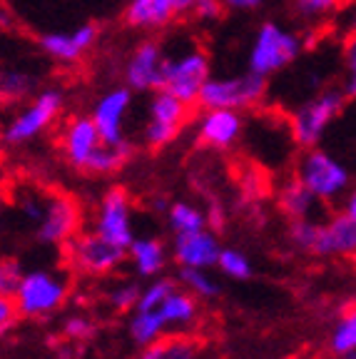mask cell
<instances>
[{"instance_id": "1", "label": "cell", "mask_w": 356, "mask_h": 359, "mask_svg": "<svg viewBox=\"0 0 356 359\" xmlns=\"http://www.w3.org/2000/svg\"><path fill=\"white\" fill-rule=\"evenodd\" d=\"M70 290V277L60 269H30L20 275L13 302L22 320H48L65 307Z\"/></svg>"}, {"instance_id": "2", "label": "cell", "mask_w": 356, "mask_h": 359, "mask_svg": "<svg viewBox=\"0 0 356 359\" xmlns=\"http://www.w3.org/2000/svg\"><path fill=\"white\" fill-rule=\"evenodd\" d=\"M304 48L306 40L301 33L287 28L279 20H264L252 38L249 53H247V70L262 78L277 75L287 70Z\"/></svg>"}, {"instance_id": "3", "label": "cell", "mask_w": 356, "mask_h": 359, "mask_svg": "<svg viewBox=\"0 0 356 359\" xmlns=\"http://www.w3.org/2000/svg\"><path fill=\"white\" fill-rule=\"evenodd\" d=\"M65 107V93L60 88H43L38 90L28 102L8 120L3 128V142L8 147H22L38 140L53 125L60 120Z\"/></svg>"}, {"instance_id": "4", "label": "cell", "mask_w": 356, "mask_h": 359, "mask_svg": "<svg viewBox=\"0 0 356 359\" xmlns=\"http://www.w3.org/2000/svg\"><path fill=\"white\" fill-rule=\"evenodd\" d=\"M294 177L299 180L306 190L312 192L319 202L331 205V202H341V197L349 192L351 187V172L339 157L331 152L322 150V147H309L296 163Z\"/></svg>"}, {"instance_id": "5", "label": "cell", "mask_w": 356, "mask_h": 359, "mask_svg": "<svg viewBox=\"0 0 356 359\" xmlns=\"http://www.w3.org/2000/svg\"><path fill=\"white\" fill-rule=\"evenodd\" d=\"M349 97L344 95L341 88H324L319 93H314L309 100H304L289 118V133L292 140L299 147L309 150L317 147L324 140L327 130L331 128L339 112L344 110V102Z\"/></svg>"}, {"instance_id": "6", "label": "cell", "mask_w": 356, "mask_h": 359, "mask_svg": "<svg viewBox=\"0 0 356 359\" xmlns=\"http://www.w3.org/2000/svg\"><path fill=\"white\" fill-rule=\"evenodd\" d=\"M128 259V250L112 245L95 230L80 232L65 245V264L73 269L75 275L100 280L112 272Z\"/></svg>"}, {"instance_id": "7", "label": "cell", "mask_w": 356, "mask_h": 359, "mask_svg": "<svg viewBox=\"0 0 356 359\" xmlns=\"http://www.w3.org/2000/svg\"><path fill=\"white\" fill-rule=\"evenodd\" d=\"M212 78L210 55L200 45L184 48L177 55L165 57V70H162V90L172 93L189 107H195L200 100V93L205 83Z\"/></svg>"}, {"instance_id": "8", "label": "cell", "mask_w": 356, "mask_h": 359, "mask_svg": "<svg viewBox=\"0 0 356 359\" xmlns=\"http://www.w3.org/2000/svg\"><path fill=\"white\" fill-rule=\"evenodd\" d=\"M267 97V78L252 73H237V75H219L210 78L200 93V107H229V110H252L262 105Z\"/></svg>"}, {"instance_id": "9", "label": "cell", "mask_w": 356, "mask_h": 359, "mask_svg": "<svg viewBox=\"0 0 356 359\" xmlns=\"http://www.w3.org/2000/svg\"><path fill=\"white\" fill-rule=\"evenodd\" d=\"M192 107L174 97L167 90H155L147 102V120L142 125V142L150 150H162V147L172 145L177 135L189 120Z\"/></svg>"}, {"instance_id": "10", "label": "cell", "mask_w": 356, "mask_h": 359, "mask_svg": "<svg viewBox=\"0 0 356 359\" xmlns=\"http://www.w3.org/2000/svg\"><path fill=\"white\" fill-rule=\"evenodd\" d=\"M93 230L123 250L132 245L137 237L132 224V197L125 187H110L102 192L93 215Z\"/></svg>"}, {"instance_id": "11", "label": "cell", "mask_w": 356, "mask_h": 359, "mask_svg": "<svg viewBox=\"0 0 356 359\" xmlns=\"http://www.w3.org/2000/svg\"><path fill=\"white\" fill-rule=\"evenodd\" d=\"M80 232H83V208L78 200L62 192L45 197L43 217L38 222V240L45 245L65 247Z\"/></svg>"}, {"instance_id": "12", "label": "cell", "mask_w": 356, "mask_h": 359, "mask_svg": "<svg viewBox=\"0 0 356 359\" xmlns=\"http://www.w3.org/2000/svg\"><path fill=\"white\" fill-rule=\"evenodd\" d=\"M130 107H132V90L128 85H117V88L105 90L97 100L93 102L90 118L97 125L102 142L107 145H123L128 140L125 123H128Z\"/></svg>"}, {"instance_id": "13", "label": "cell", "mask_w": 356, "mask_h": 359, "mask_svg": "<svg viewBox=\"0 0 356 359\" xmlns=\"http://www.w3.org/2000/svg\"><path fill=\"white\" fill-rule=\"evenodd\" d=\"M57 145L70 168L78 172H88L93 157L102 147V137L90 115H73L62 125L60 135H57Z\"/></svg>"}, {"instance_id": "14", "label": "cell", "mask_w": 356, "mask_h": 359, "mask_svg": "<svg viewBox=\"0 0 356 359\" xmlns=\"http://www.w3.org/2000/svg\"><path fill=\"white\" fill-rule=\"evenodd\" d=\"M165 57H167V53L162 50V45L157 40H139L130 50L128 60L123 65L125 85L132 93H155V90H160Z\"/></svg>"}, {"instance_id": "15", "label": "cell", "mask_w": 356, "mask_h": 359, "mask_svg": "<svg viewBox=\"0 0 356 359\" xmlns=\"http://www.w3.org/2000/svg\"><path fill=\"white\" fill-rule=\"evenodd\" d=\"M195 135L200 145L227 152L245 135V115L229 107H202L200 118L195 120Z\"/></svg>"}, {"instance_id": "16", "label": "cell", "mask_w": 356, "mask_h": 359, "mask_svg": "<svg viewBox=\"0 0 356 359\" xmlns=\"http://www.w3.org/2000/svg\"><path fill=\"white\" fill-rule=\"evenodd\" d=\"M100 40V28L95 22H83L73 30H53L43 33L38 40L40 50L55 62L75 65L80 62Z\"/></svg>"}, {"instance_id": "17", "label": "cell", "mask_w": 356, "mask_h": 359, "mask_svg": "<svg viewBox=\"0 0 356 359\" xmlns=\"http://www.w3.org/2000/svg\"><path fill=\"white\" fill-rule=\"evenodd\" d=\"M312 257L356 259V219L344 210L329 215L327 219H319L317 245H314Z\"/></svg>"}, {"instance_id": "18", "label": "cell", "mask_w": 356, "mask_h": 359, "mask_svg": "<svg viewBox=\"0 0 356 359\" xmlns=\"http://www.w3.org/2000/svg\"><path fill=\"white\" fill-rule=\"evenodd\" d=\"M219 252H222V242L210 227L189 235H177L172 242V259L177 267H217Z\"/></svg>"}, {"instance_id": "19", "label": "cell", "mask_w": 356, "mask_h": 359, "mask_svg": "<svg viewBox=\"0 0 356 359\" xmlns=\"http://www.w3.org/2000/svg\"><path fill=\"white\" fill-rule=\"evenodd\" d=\"M125 25L139 33H157L172 25L177 11L170 0H128L125 6Z\"/></svg>"}, {"instance_id": "20", "label": "cell", "mask_w": 356, "mask_h": 359, "mask_svg": "<svg viewBox=\"0 0 356 359\" xmlns=\"http://www.w3.org/2000/svg\"><path fill=\"white\" fill-rule=\"evenodd\" d=\"M172 252L160 237H135L132 245L128 247V259L132 264L135 275L142 280H155L165 275Z\"/></svg>"}, {"instance_id": "21", "label": "cell", "mask_w": 356, "mask_h": 359, "mask_svg": "<svg viewBox=\"0 0 356 359\" xmlns=\"http://www.w3.org/2000/svg\"><path fill=\"white\" fill-rule=\"evenodd\" d=\"M162 322L167 325L170 334H177V332H189L200 320V299L187 292L182 285L170 294L165 302L157 307Z\"/></svg>"}, {"instance_id": "22", "label": "cell", "mask_w": 356, "mask_h": 359, "mask_svg": "<svg viewBox=\"0 0 356 359\" xmlns=\"http://www.w3.org/2000/svg\"><path fill=\"white\" fill-rule=\"evenodd\" d=\"M200 357H202V344L189 332L165 334L157 342L137 347V354H135V359H200Z\"/></svg>"}, {"instance_id": "23", "label": "cell", "mask_w": 356, "mask_h": 359, "mask_svg": "<svg viewBox=\"0 0 356 359\" xmlns=\"http://www.w3.org/2000/svg\"><path fill=\"white\" fill-rule=\"evenodd\" d=\"M40 78L20 65H0V102L13 105L33 97L38 93Z\"/></svg>"}, {"instance_id": "24", "label": "cell", "mask_w": 356, "mask_h": 359, "mask_svg": "<svg viewBox=\"0 0 356 359\" xmlns=\"http://www.w3.org/2000/svg\"><path fill=\"white\" fill-rule=\"evenodd\" d=\"M319 200L301 185L299 180L292 177L287 182H282L277 190V208L284 217L289 219H304V217H314L317 212Z\"/></svg>"}, {"instance_id": "25", "label": "cell", "mask_w": 356, "mask_h": 359, "mask_svg": "<svg viewBox=\"0 0 356 359\" xmlns=\"http://www.w3.org/2000/svg\"><path fill=\"white\" fill-rule=\"evenodd\" d=\"M167 332V325L162 322L160 312L157 309H132L128 320V337L132 339V344L137 347H145L157 339H162Z\"/></svg>"}, {"instance_id": "26", "label": "cell", "mask_w": 356, "mask_h": 359, "mask_svg": "<svg viewBox=\"0 0 356 359\" xmlns=\"http://www.w3.org/2000/svg\"><path fill=\"white\" fill-rule=\"evenodd\" d=\"M165 219H167V227L174 237L189 235V232L210 227L207 210L200 208V205H192V202H184V200L172 202V205L167 208V212H165Z\"/></svg>"}, {"instance_id": "27", "label": "cell", "mask_w": 356, "mask_h": 359, "mask_svg": "<svg viewBox=\"0 0 356 359\" xmlns=\"http://www.w3.org/2000/svg\"><path fill=\"white\" fill-rule=\"evenodd\" d=\"M329 352L334 357L356 352V302L336 317V325L329 332Z\"/></svg>"}, {"instance_id": "28", "label": "cell", "mask_w": 356, "mask_h": 359, "mask_svg": "<svg viewBox=\"0 0 356 359\" xmlns=\"http://www.w3.org/2000/svg\"><path fill=\"white\" fill-rule=\"evenodd\" d=\"M177 280H179V285H182L187 292H192L200 302L202 299L219 297V292H222L219 280L214 277V272L207 267H179Z\"/></svg>"}, {"instance_id": "29", "label": "cell", "mask_w": 356, "mask_h": 359, "mask_svg": "<svg viewBox=\"0 0 356 359\" xmlns=\"http://www.w3.org/2000/svg\"><path fill=\"white\" fill-rule=\"evenodd\" d=\"M135 147L132 142H123V145H107L102 142V147L97 150V155L93 157V163L88 168V175H115L130 163V157H132Z\"/></svg>"}, {"instance_id": "30", "label": "cell", "mask_w": 356, "mask_h": 359, "mask_svg": "<svg viewBox=\"0 0 356 359\" xmlns=\"http://www.w3.org/2000/svg\"><path fill=\"white\" fill-rule=\"evenodd\" d=\"M217 269L224 277H229V280H234V282L252 280V275H254L252 259L247 257L242 250H237V247H222V252H219V259H217Z\"/></svg>"}, {"instance_id": "31", "label": "cell", "mask_w": 356, "mask_h": 359, "mask_svg": "<svg viewBox=\"0 0 356 359\" xmlns=\"http://www.w3.org/2000/svg\"><path fill=\"white\" fill-rule=\"evenodd\" d=\"M179 287V280H172V277H155V280H150L145 287H142V292H139V302L135 309H157L165 299L172 294L174 290Z\"/></svg>"}, {"instance_id": "32", "label": "cell", "mask_w": 356, "mask_h": 359, "mask_svg": "<svg viewBox=\"0 0 356 359\" xmlns=\"http://www.w3.org/2000/svg\"><path fill=\"white\" fill-rule=\"evenodd\" d=\"M142 287L132 280H117L107 287V304L117 312H132L139 302Z\"/></svg>"}, {"instance_id": "33", "label": "cell", "mask_w": 356, "mask_h": 359, "mask_svg": "<svg viewBox=\"0 0 356 359\" xmlns=\"http://www.w3.org/2000/svg\"><path fill=\"white\" fill-rule=\"evenodd\" d=\"M341 0H289V8L299 20L304 22H319L336 13Z\"/></svg>"}, {"instance_id": "34", "label": "cell", "mask_w": 356, "mask_h": 359, "mask_svg": "<svg viewBox=\"0 0 356 359\" xmlns=\"http://www.w3.org/2000/svg\"><path fill=\"white\" fill-rule=\"evenodd\" d=\"M95 332H97V325L90 320L88 314H80V312L65 317V320H62V325H60L62 339H67V342H73V344L90 342V339L95 337Z\"/></svg>"}, {"instance_id": "35", "label": "cell", "mask_w": 356, "mask_h": 359, "mask_svg": "<svg viewBox=\"0 0 356 359\" xmlns=\"http://www.w3.org/2000/svg\"><path fill=\"white\" fill-rule=\"evenodd\" d=\"M237 185H240V197L249 205H256V202L262 200L264 195V177L262 172L256 168H245L237 180Z\"/></svg>"}, {"instance_id": "36", "label": "cell", "mask_w": 356, "mask_h": 359, "mask_svg": "<svg viewBox=\"0 0 356 359\" xmlns=\"http://www.w3.org/2000/svg\"><path fill=\"white\" fill-rule=\"evenodd\" d=\"M15 208L28 222L38 224L40 217H43L45 195H40V192H35V190H22L20 195H15Z\"/></svg>"}, {"instance_id": "37", "label": "cell", "mask_w": 356, "mask_h": 359, "mask_svg": "<svg viewBox=\"0 0 356 359\" xmlns=\"http://www.w3.org/2000/svg\"><path fill=\"white\" fill-rule=\"evenodd\" d=\"M346 97H356V33L349 38L344 50V85H341Z\"/></svg>"}, {"instance_id": "38", "label": "cell", "mask_w": 356, "mask_h": 359, "mask_svg": "<svg viewBox=\"0 0 356 359\" xmlns=\"http://www.w3.org/2000/svg\"><path fill=\"white\" fill-rule=\"evenodd\" d=\"M20 275H22V269L15 259L0 257V294L13 297V292H15L18 282H20Z\"/></svg>"}, {"instance_id": "39", "label": "cell", "mask_w": 356, "mask_h": 359, "mask_svg": "<svg viewBox=\"0 0 356 359\" xmlns=\"http://www.w3.org/2000/svg\"><path fill=\"white\" fill-rule=\"evenodd\" d=\"M18 320H22L20 312H18L15 302L8 294H0V339L8 337L18 327Z\"/></svg>"}, {"instance_id": "40", "label": "cell", "mask_w": 356, "mask_h": 359, "mask_svg": "<svg viewBox=\"0 0 356 359\" xmlns=\"http://www.w3.org/2000/svg\"><path fill=\"white\" fill-rule=\"evenodd\" d=\"M222 13H224L222 0H197L189 15H195L200 22H214L222 18Z\"/></svg>"}, {"instance_id": "41", "label": "cell", "mask_w": 356, "mask_h": 359, "mask_svg": "<svg viewBox=\"0 0 356 359\" xmlns=\"http://www.w3.org/2000/svg\"><path fill=\"white\" fill-rule=\"evenodd\" d=\"M267 0H222L224 11H232V13H254L264 6Z\"/></svg>"}, {"instance_id": "42", "label": "cell", "mask_w": 356, "mask_h": 359, "mask_svg": "<svg viewBox=\"0 0 356 359\" xmlns=\"http://www.w3.org/2000/svg\"><path fill=\"white\" fill-rule=\"evenodd\" d=\"M207 219H210V227H217V230L224 227V210L219 202H214V205L207 210Z\"/></svg>"}, {"instance_id": "43", "label": "cell", "mask_w": 356, "mask_h": 359, "mask_svg": "<svg viewBox=\"0 0 356 359\" xmlns=\"http://www.w3.org/2000/svg\"><path fill=\"white\" fill-rule=\"evenodd\" d=\"M341 210H344L346 215H351V217L356 219V185H351L349 192H346V195L341 197Z\"/></svg>"}, {"instance_id": "44", "label": "cell", "mask_w": 356, "mask_h": 359, "mask_svg": "<svg viewBox=\"0 0 356 359\" xmlns=\"http://www.w3.org/2000/svg\"><path fill=\"white\" fill-rule=\"evenodd\" d=\"M174 6V11H177V15H189L192 13V8H195L197 0H170Z\"/></svg>"}, {"instance_id": "45", "label": "cell", "mask_w": 356, "mask_h": 359, "mask_svg": "<svg viewBox=\"0 0 356 359\" xmlns=\"http://www.w3.org/2000/svg\"><path fill=\"white\" fill-rule=\"evenodd\" d=\"M346 28L351 33H356V0L349 6V11H346Z\"/></svg>"}, {"instance_id": "46", "label": "cell", "mask_w": 356, "mask_h": 359, "mask_svg": "<svg viewBox=\"0 0 356 359\" xmlns=\"http://www.w3.org/2000/svg\"><path fill=\"white\" fill-rule=\"evenodd\" d=\"M8 205H11V195H8L6 187L0 185V219H3V215H6Z\"/></svg>"}, {"instance_id": "47", "label": "cell", "mask_w": 356, "mask_h": 359, "mask_svg": "<svg viewBox=\"0 0 356 359\" xmlns=\"http://www.w3.org/2000/svg\"><path fill=\"white\" fill-rule=\"evenodd\" d=\"M13 25V15L6 6H0V28H11Z\"/></svg>"}, {"instance_id": "48", "label": "cell", "mask_w": 356, "mask_h": 359, "mask_svg": "<svg viewBox=\"0 0 356 359\" xmlns=\"http://www.w3.org/2000/svg\"><path fill=\"white\" fill-rule=\"evenodd\" d=\"M339 359H356V352H349V354H344V357H339Z\"/></svg>"}, {"instance_id": "49", "label": "cell", "mask_w": 356, "mask_h": 359, "mask_svg": "<svg viewBox=\"0 0 356 359\" xmlns=\"http://www.w3.org/2000/svg\"><path fill=\"white\" fill-rule=\"evenodd\" d=\"M200 359H222V357H200Z\"/></svg>"}, {"instance_id": "50", "label": "cell", "mask_w": 356, "mask_h": 359, "mask_svg": "<svg viewBox=\"0 0 356 359\" xmlns=\"http://www.w3.org/2000/svg\"><path fill=\"white\" fill-rule=\"evenodd\" d=\"M292 359H296V357H292Z\"/></svg>"}]
</instances>
